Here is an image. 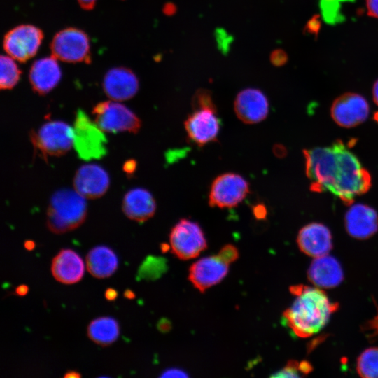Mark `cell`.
<instances>
[{
	"mask_svg": "<svg viewBox=\"0 0 378 378\" xmlns=\"http://www.w3.org/2000/svg\"><path fill=\"white\" fill-rule=\"evenodd\" d=\"M28 291H29L28 286L24 284H22V285L18 286L15 288V293L17 295L24 296L27 294Z\"/></svg>",
	"mask_w": 378,
	"mask_h": 378,
	"instance_id": "obj_40",
	"label": "cell"
},
{
	"mask_svg": "<svg viewBox=\"0 0 378 378\" xmlns=\"http://www.w3.org/2000/svg\"><path fill=\"white\" fill-rule=\"evenodd\" d=\"M321 27V21L320 19V15L318 14L314 15L306 23L304 28V32L309 35L317 37L318 36Z\"/></svg>",
	"mask_w": 378,
	"mask_h": 378,
	"instance_id": "obj_31",
	"label": "cell"
},
{
	"mask_svg": "<svg viewBox=\"0 0 378 378\" xmlns=\"http://www.w3.org/2000/svg\"><path fill=\"white\" fill-rule=\"evenodd\" d=\"M158 327L161 331H167L168 330L169 328H170L169 323H167V321H164V320L159 322Z\"/></svg>",
	"mask_w": 378,
	"mask_h": 378,
	"instance_id": "obj_43",
	"label": "cell"
},
{
	"mask_svg": "<svg viewBox=\"0 0 378 378\" xmlns=\"http://www.w3.org/2000/svg\"><path fill=\"white\" fill-rule=\"evenodd\" d=\"M356 370L365 378H378V347H371L361 353L357 360Z\"/></svg>",
	"mask_w": 378,
	"mask_h": 378,
	"instance_id": "obj_26",
	"label": "cell"
},
{
	"mask_svg": "<svg viewBox=\"0 0 378 378\" xmlns=\"http://www.w3.org/2000/svg\"><path fill=\"white\" fill-rule=\"evenodd\" d=\"M122 211L130 219L143 223L153 216L156 202L150 192L142 188L129 190L122 200Z\"/></svg>",
	"mask_w": 378,
	"mask_h": 378,
	"instance_id": "obj_22",
	"label": "cell"
},
{
	"mask_svg": "<svg viewBox=\"0 0 378 378\" xmlns=\"http://www.w3.org/2000/svg\"><path fill=\"white\" fill-rule=\"evenodd\" d=\"M52 55L69 63L90 64V43L88 34L76 27H66L59 31L50 45Z\"/></svg>",
	"mask_w": 378,
	"mask_h": 378,
	"instance_id": "obj_4",
	"label": "cell"
},
{
	"mask_svg": "<svg viewBox=\"0 0 378 378\" xmlns=\"http://www.w3.org/2000/svg\"><path fill=\"white\" fill-rule=\"evenodd\" d=\"M80 377L81 374L75 370L67 371L64 375V378H79Z\"/></svg>",
	"mask_w": 378,
	"mask_h": 378,
	"instance_id": "obj_42",
	"label": "cell"
},
{
	"mask_svg": "<svg viewBox=\"0 0 378 378\" xmlns=\"http://www.w3.org/2000/svg\"><path fill=\"white\" fill-rule=\"evenodd\" d=\"M124 296L129 300L134 299L135 298L134 293L130 289H127L124 293Z\"/></svg>",
	"mask_w": 378,
	"mask_h": 378,
	"instance_id": "obj_45",
	"label": "cell"
},
{
	"mask_svg": "<svg viewBox=\"0 0 378 378\" xmlns=\"http://www.w3.org/2000/svg\"><path fill=\"white\" fill-rule=\"evenodd\" d=\"M192 108H216L211 93L204 89L198 90L192 99Z\"/></svg>",
	"mask_w": 378,
	"mask_h": 378,
	"instance_id": "obj_29",
	"label": "cell"
},
{
	"mask_svg": "<svg viewBox=\"0 0 378 378\" xmlns=\"http://www.w3.org/2000/svg\"><path fill=\"white\" fill-rule=\"evenodd\" d=\"M368 15L378 19V0H365Z\"/></svg>",
	"mask_w": 378,
	"mask_h": 378,
	"instance_id": "obj_33",
	"label": "cell"
},
{
	"mask_svg": "<svg viewBox=\"0 0 378 378\" xmlns=\"http://www.w3.org/2000/svg\"><path fill=\"white\" fill-rule=\"evenodd\" d=\"M290 291L296 298L283 316L286 325L299 337L306 338L318 332L338 307L321 289L298 285L292 286Z\"/></svg>",
	"mask_w": 378,
	"mask_h": 378,
	"instance_id": "obj_2",
	"label": "cell"
},
{
	"mask_svg": "<svg viewBox=\"0 0 378 378\" xmlns=\"http://www.w3.org/2000/svg\"><path fill=\"white\" fill-rule=\"evenodd\" d=\"M62 71L54 56L36 60L31 65L29 79L33 90L40 95H45L59 83Z\"/></svg>",
	"mask_w": 378,
	"mask_h": 378,
	"instance_id": "obj_19",
	"label": "cell"
},
{
	"mask_svg": "<svg viewBox=\"0 0 378 378\" xmlns=\"http://www.w3.org/2000/svg\"><path fill=\"white\" fill-rule=\"evenodd\" d=\"M169 242L172 252L183 260L197 257L207 248V241L200 225L187 218L179 220L172 228Z\"/></svg>",
	"mask_w": 378,
	"mask_h": 378,
	"instance_id": "obj_7",
	"label": "cell"
},
{
	"mask_svg": "<svg viewBox=\"0 0 378 378\" xmlns=\"http://www.w3.org/2000/svg\"><path fill=\"white\" fill-rule=\"evenodd\" d=\"M297 242L301 251L314 258L328 255L332 247L330 230L319 223H311L302 227Z\"/></svg>",
	"mask_w": 378,
	"mask_h": 378,
	"instance_id": "obj_17",
	"label": "cell"
},
{
	"mask_svg": "<svg viewBox=\"0 0 378 378\" xmlns=\"http://www.w3.org/2000/svg\"><path fill=\"white\" fill-rule=\"evenodd\" d=\"M0 88L11 90L18 83L21 71L10 56L1 55L0 58Z\"/></svg>",
	"mask_w": 378,
	"mask_h": 378,
	"instance_id": "obj_25",
	"label": "cell"
},
{
	"mask_svg": "<svg viewBox=\"0 0 378 378\" xmlns=\"http://www.w3.org/2000/svg\"><path fill=\"white\" fill-rule=\"evenodd\" d=\"M86 267L92 276L105 279L113 275L118 267V259L111 248L100 245L92 248L86 255Z\"/></svg>",
	"mask_w": 378,
	"mask_h": 378,
	"instance_id": "obj_23",
	"label": "cell"
},
{
	"mask_svg": "<svg viewBox=\"0 0 378 378\" xmlns=\"http://www.w3.org/2000/svg\"><path fill=\"white\" fill-rule=\"evenodd\" d=\"M105 298L108 301H113L118 297V292L113 288H108L104 293Z\"/></svg>",
	"mask_w": 378,
	"mask_h": 378,
	"instance_id": "obj_39",
	"label": "cell"
},
{
	"mask_svg": "<svg viewBox=\"0 0 378 378\" xmlns=\"http://www.w3.org/2000/svg\"><path fill=\"white\" fill-rule=\"evenodd\" d=\"M344 0H320L324 19L328 23H335L341 19L340 2Z\"/></svg>",
	"mask_w": 378,
	"mask_h": 378,
	"instance_id": "obj_28",
	"label": "cell"
},
{
	"mask_svg": "<svg viewBox=\"0 0 378 378\" xmlns=\"http://www.w3.org/2000/svg\"><path fill=\"white\" fill-rule=\"evenodd\" d=\"M87 335L95 344L108 346L119 337V323L114 318L110 316L98 317L89 323Z\"/></svg>",
	"mask_w": 378,
	"mask_h": 378,
	"instance_id": "obj_24",
	"label": "cell"
},
{
	"mask_svg": "<svg viewBox=\"0 0 378 378\" xmlns=\"http://www.w3.org/2000/svg\"><path fill=\"white\" fill-rule=\"evenodd\" d=\"M307 177L313 191H328L344 204L368 192L370 172L340 140L330 146L304 150Z\"/></svg>",
	"mask_w": 378,
	"mask_h": 378,
	"instance_id": "obj_1",
	"label": "cell"
},
{
	"mask_svg": "<svg viewBox=\"0 0 378 378\" xmlns=\"http://www.w3.org/2000/svg\"><path fill=\"white\" fill-rule=\"evenodd\" d=\"M24 248L28 251H32L35 248V243L31 240H27L24 244Z\"/></svg>",
	"mask_w": 378,
	"mask_h": 378,
	"instance_id": "obj_44",
	"label": "cell"
},
{
	"mask_svg": "<svg viewBox=\"0 0 378 378\" xmlns=\"http://www.w3.org/2000/svg\"><path fill=\"white\" fill-rule=\"evenodd\" d=\"M185 130L191 141L199 146L217 140L220 120L216 108H196L184 122Z\"/></svg>",
	"mask_w": 378,
	"mask_h": 378,
	"instance_id": "obj_11",
	"label": "cell"
},
{
	"mask_svg": "<svg viewBox=\"0 0 378 378\" xmlns=\"http://www.w3.org/2000/svg\"><path fill=\"white\" fill-rule=\"evenodd\" d=\"M87 216L85 198L76 190L63 188L51 197L46 212V225L55 234L74 230Z\"/></svg>",
	"mask_w": 378,
	"mask_h": 378,
	"instance_id": "obj_3",
	"label": "cell"
},
{
	"mask_svg": "<svg viewBox=\"0 0 378 378\" xmlns=\"http://www.w3.org/2000/svg\"><path fill=\"white\" fill-rule=\"evenodd\" d=\"M177 8L173 3H167L164 4L162 10L165 15H172L176 12Z\"/></svg>",
	"mask_w": 378,
	"mask_h": 378,
	"instance_id": "obj_38",
	"label": "cell"
},
{
	"mask_svg": "<svg viewBox=\"0 0 378 378\" xmlns=\"http://www.w3.org/2000/svg\"><path fill=\"white\" fill-rule=\"evenodd\" d=\"M370 113L368 101L355 92H346L337 97L332 104L330 114L333 120L343 127H356L367 120Z\"/></svg>",
	"mask_w": 378,
	"mask_h": 378,
	"instance_id": "obj_12",
	"label": "cell"
},
{
	"mask_svg": "<svg viewBox=\"0 0 378 378\" xmlns=\"http://www.w3.org/2000/svg\"><path fill=\"white\" fill-rule=\"evenodd\" d=\"M234 109L241 121L246 124H255L267 118L269 113V102L261 90L246 88L236 96Z\"/></svg>",
	"mask_w": 378,
	"mask_h": 378,
	"instance_id": "obj_13",
	"label": "cell"
},
{
	"mask_svg": "<svg viewBox=\"0 0 378 378\" xmlns=\"http://www.w3.org/2000/svg\"><path fill=\"white\" fill-rule=\"evenodd\" d=\"M346 230L354 238H370L378 230V214L372 207L365 204L352 205L344 217Z\"/></svg>",
	"mask_w": 378,
	"mask_h": 378,
	"instance_id": "obj_18",
	"label": "cell"
},
{
	"mask_svg": "<svg viewBox=\"0 0 378 378\" xmlns=\"http://www.w3.org/2000/svg\"><path fill=\"white\" fill-rule=\"evenodd\" d=\"M344 274L340 262L328 255L315 258L308 270V279L321 288H332L343 280Z\"/></svg>",
	"mask_w": 378,
	"mask_h": 378,
	"instance_id": "obj_21",
	"label": "cell"
},
{
	"mask_svg": "<svg viewBox=\"0 0 378 378\" xmlns=\"http://www.w3.org/2000/svg\"><path fill=\"white\" fill-rule=\"evenodd\" d=\"M85 272L82 258L70 248L60 250L51 262V273L55 279L64 284L80 281Z\"/></svg>",
	"mask_w": 378,
	"mask_h": 378,
	"instance_id": "obj_20",
	"label": "cell"
},
{
	"mask_svg": "<svg viewBox=\"0 0 378 378\" xmlns=\"http://www.w3.org/2000/svg\"><path fill=\"white\" fill-rule=\"evenodd\" d=\"M94 122L104 132L136 133L141 127L140 118L129 108L117 101H104L93 109Z\"/></svg>",
	"mask_w": 378,
	"mask_h": 378,
	"instance_id": "obj_6",
	"label": "cell"
},
{
	"mask_svg": "<svg viewBox=\"0 0 378 378\" xmlns=\"http://www.w3.org/2000/svg\"><path fill=\"white\" fill-rule=\"evenodd\" d=\"M270 62L275 66H281L286 64L288 57L287 53L282 49H276L270 56Z\"/></svg>",
	"mask_w": 378,
	"mask_h": 378,
	"instance_id": "obj_32",
	"label": "cell"
},
{
	"mask_svg": "<svg viewBox=\"0 0 378 378\" xmlns=\"http://www.w3.org/2000/svg\"><path fill=\"white\" fill-rule=\"evenodd\" d=\"M74 187L88 199H96L107 191L110 179L108 173L97 164H84L78 168L74 178Z\"/></svg>",
	"mask_w": 378,
	"mask_h": 378,
	"instance_id": "obj_15",
	"label": "cell"
},
{
	"mask_svg": "<svg viewBox=\"0 0 378 378\" xmlns=\"http://www.w3.org/2000/svg\"><path fill=\"white\" fill-rule=\"evenodd\" d=\"M372 96L375 104L378 106V79L375 81L372 88Z\"/></svg>",
	"mask_w": 378,
	"mask_h": 378,
	"instance_id": "obj_41",
	"label": "cell"
},
{
	"mask_svg": "<svg viewBox=\"0 0 378 378\" xmlns=\"http://www.w3.org/2000/svg\"><path fill=\"white\" fill-rule=\"evenodd\" d=\"M217 255L229 265L238 258L239 251L234 245L227 244L220 249Z\"/></svg>",
	"mask_w": 378,
	"mask_h": 378,
	"instance_id": "obj_30",
	"label": "cell"
},
{
	"mask_svg": "<svg viewBox=\"0 0 378 378\" xmlns=\"http://www.w3.org/2000/svg\"><path fill=\"white\" fill-rule=\"evenodd\" d=\"M30 138L35 148L46 155L61 156L74 145V128L63 121L52 120L44 123Z\"/></svg>",
	"mask_w": 378,
	"mask_h": 378,
	"instance_id": "obj_5",
	"label": "cell"
},
{
	"mask_svg": "<svg viewBox=\"0 0 378 378\" xmlns=\"http://www.w3.org/2000/svg\"><path fill=\"white\" fill-rule=\"evenodd\" d=\"M43 38V31L38 27L29 24H20L5 34L3 48L14 59L25 62L36 55Z\"/></svg>",
	"mask_w": 378,
	"mask_h": 378,
	"instance_id": "obj_10",
	"label": "cell"
},
{
	"mask_svg": "<svg viewBox=\"0 0 378 378\" xmlns=\"http://www.w3.org/2000/svg\"><path fill=\"white\" fill-rule=\"evenodd\" d=\"M228 265L218 255L202 258L190 266L188 279L195 288L204 293L226 276Z\"/></svg>",
	"mask_w": 378,
	"mask_h": 378,
	"instance_id": "obj_14",
	"label": "cell"
},
{
	"mask_svg": "<svg viewBox=\"0 0 378 378\" xmlns=\"http://www.w3.org/2000/svg\"><path fill=\"white\" fill-rule=\"evenodd\" d=\"M136 162L134 160L127 161L123 167V169L128 174H133L136 169Z\"/></svg>",
	"mask_w": 378,
	"mask_h": 378,
	"instance_id": "obj_36",
	"label": "cell"
},
{
	"mask_svg": "<svg viewBox=\"0 0 378 378\" xmlns=\"http://www.w3.org/2000/svg\"><path fill=\"white\" fill-rule=\"evenodd\" d=\"M163 377H187L186 374L183 371L177 369H171L164 372Z\"/></svg>",
	"mask_w": 378,
	"mask_h": 378,
	"instance_id": "obj_37",
	"label": "cell"
},
{
	"mask_svg": "<svg viewBox=\"0 0 378 378\" xmlns=\"http://www.w3.org/2000/svg\"><path fill=\"white\" fill-rule=\"evenodd\" d=\"M253 213L256 218L263 219L267 216V209L262 204H257L253 206Z\"/></svg>",
	"mask_w": 378,
	"mask_h": 378,
	"instance_id": "obj_34",
	"label": "cell"
},
{
	"mask_svg": "<svg viewBox=\"0 0 378 378\" xmlns=\"http://www.w3.org/2000/svg\"><path fill=\"white\" fill-rule=\"evenodd\" d=\"M74 132V145L80 158L97 159L106 154V139L103 131L81 110L78 111Z\"/></svg>",
	"mask_w": 378,
	"mask_h": 378,
	"instance_id": "obj_9",
	"label": "cell"
},
{
	"mask_svg": "<svg viewBox=\"0 0 378 378\" xmlns=\"http://www.w3.org/2000/svg\"><path fill=\"white\" fill-rule=\"evenodd\" d=\"M249 192V183L242 176L233 172L223 173L216 177L211 185L209 204L212 207H234Z\"/></svg>",
	"mask_w": 378,
	"mask_h": 378,
	"instance_id": "obj_8",
	"label": "cell"
},
{
	"mask_svg": "<svg viewBox=\"0 0 378 378\" xmlns=\"http://www.w3.org/2000/svg\"><path fill=\"white\" fill-rule=\"evenodd\" d=\"M80 6L85 10H91L94 8L97 0H77Z\"/></svg>",
	"mask_w": 378,
	"mask_h": 378,
	"instance_id": "obj_35",
	"label": "cell"
},
{
	"mask_svg": "<svg viewBox=\"0 0 378 378\" xmlns=\"http://www.w3.org/2000/svg\"><path fill=\"white\" fill-rule=\"evenodd\" d=\"M312 370V365L307 360L300 362L290 360L283 369L272 376L274 377H302L307 375Z\"/></svg>",
	"mask_w": 378,
	"mask_h": 378,
	"instance_id": "obj_27",
	"label": "cell"
},
{
	"mask_svg": "<svg viewBox=\"0 0 378 378\" xmlns=\"http://www.w3.org/2000/svg\"><path fill=\"white\" fill-rule=\"evenodd\" d=\"M102 87L108 98L117 102L125 101L136 95L139 83L137 76L131 69L119 66L106 73Z\"/></svg>",
	"mask_w": 378,
	"mask_h": 378,
	"instance_id": "obj_16",
	"label": "cell"
}]
</instances>
